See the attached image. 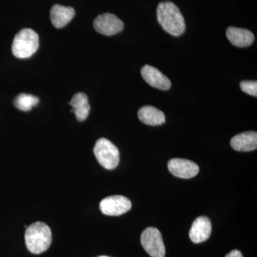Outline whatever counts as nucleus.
<instances>
[{"label":"nucleus","mask_w":257,"mask_h":257,"mask_svg":"<svg viewBox=\"0 0 257 257\" xmlns=\"http://www.w3.org/2000/svg\"><path fill=\"white\" fill-rule=\"evenodd\" d=\"M99 257H109V256H99Z\"/></svg>","instance_id":"19"},{"label":"nucleus","mask_w":257,"mask_h":257,"mask_svg":"<svg viewBox=\"0 0 257 257\" xmlns=\"http://www.w3.org/2000/svg\"><path fill=\"white\" fill-rule=\"evenodd\" d=\"M168 169L175 177L182 179H190L199 173V166L192 161L185 159L175 158L169 161Z\"/></svg>","instance_id":"8"},{"label":"nucleus","mask_w":257,"mask_h":257,"mask_svg":"<svg viewBox=\"0 0 257 257\" xmlns=\"http://www.w3.org/2000/svg\"><path fill=\"white\" fill-rule=\"evenodd\" d=\"M241 90L249 95L257 96V82L256 81H243L240 84Z\"/></svg>","instance_id":"17"},{"label":"nucleus","mask_w":257,"mask_h":257,"mask_svg":"<svg viewBox=\"0 0 257 257\" xmlns=\"http://www.w3.org/2000/svg\"><path fill=\"white\" fill-rule=\"evenodd\" d=\"M39 47V36L30 28L20 30L15 35L12 45V52L15 57L26 59L32 57Z\"/></svg>","instance_id":"3"},{"label":"nucleus","mask_w":257,"mask_h":257,"mask_svg":"<svg viewBox=\"0 0 257 257\" xmlns=\"http://www.w3.org/2000/svg\"><path fill=\"white\" fill-rule=\"evenodd\" d=\"M226 37L234 46L246 47L252 45L254 42V35L246 29L229 27L226 30Z\"/></svg>","instance_id":"11"},{"label":"nucleus","mask_w":257,"mask_h":257,"mask_svg":"<svg viewBox=\"0 0 257 257\" xmlns=\"http://www.w3.org/2000/svg\"><path fill=\"white\" fill-rule=\"evenodd\" d=\"M157 18L162 28L173 36H180L185 31L183 15L178 7L172 2H162L158 5Z\"/></svg>","instance_id":"1"},{"label":"nucleus","mask_w":257,"mask_h":257,"mask_svg":"<svg viewBox=\"0 0 257 257\" xmlns=\"http://www.w3.org/2000/svg\"><path fill=\"white\" fill-rule=\"evenodd\" d=\"M141 74L144 80L151 87L164 91L170 89L172 83L170 79L155 67L145 65L141 69Z\"/></svg>","instance_id":"9"},{"label":"nucleus","mask_w":257,"mask_h":257,"mask_svg":"<svg viewBox=\"0 0 257 257\" xmlns=\"http://www.w3.org/2000/svg\"><path fill=\"white\" fill-rule=\"evenodd\" d=\"M144 249L151 257H165V247L160 231L156 228H147L141 235Z\"/></svg>","instance_id":"5"},{"label":"nucleus","mask_w":257,"mask_h":257,"mask_svg":"<svg viewBox=\"0 0 257 257\" xmlns=\"http://www.w3.org/2000/svg\"><path fill=\"white\" fill-rule=\"evenodd\" d=\"M94 155L99 164L107 170H114L119 165L120 153L116 145L106 138L96 141Z\"/></svg>","instance_id":"4"},{"label":"nucleus","mask_w":257,"mask_h":257,"mask_svg":"<svg viewBox=\"0 0 257 257\" xmlns=\"http://www.w3.org/2000/svg\"><path fill=\"white\" fill-rule=\"evenodd\" d=\"M25 243L29 251L34 254H40L50 248L52 243V231L45 223H33L27 228Z\"/></svg>","instance_id":"2"},{"label":"nucleus","mask_w":257,"mask_h":257,"mask_svg":"<svg viewBox=\"0 0 257 257\" xmlns=\"http://www.w3.org/2000/svg\"><path fill=\"white\" fill-rule=\"evenodd\" d=\"M39 100L37 96L32 94H20L14 101V105L19 110L30 111L34 106L38 104Z\"/></svg>","instance_id":"16"},{"label":"nucleus","mask_w":257,"mask_h":257,"mask_svg":"<svg viewBox=\"0 0 257 257\" xmlns=\"http://www.w3.org/2000/svg\"><path fill=\"white\" fill-rule=\"evenodd\" d=\"M225 257H243V255L238 250H233Z\"/></svg>","instance_id":"18"},{"label":"nucleus","mask_w":257,"mask_h":257,"mask_svg":"<svg viewBox=\"0 0 257 257\" xmlns=\"http://www.w3.org/2000/svg\"><path fill=\"white\" fill-rule=\"evenodd\" d=\"M96 31L106 35L111 36L124 30V23L117 16L111 13H104L96 17L94 21Z\"/></svg>","instance_id":"6"},{"label":"nucleus","mask_w":257,"mask_h":257,"mask_svg":"<svg viewBox=\"0 0 257 257\" xmlns=\"http://www.w3.org/2000/svg\"><path fill=\"white\" fill-rule=\"evenodd\" d=\"M231 146L236 151L239 152H250L256 150V132H244L236 135L231 140Z\"/></svg>","instance_id":"13"},{"label":"nucleus","mask_w":257,"mask_h":257,"mask_svg":"<svg viewBox=\"0 0 257 257\" xmlns=\"http://www.w3.org/2000/svg\"><path fill=\"white\" fill-rule=\"evenodd\" d=\"M138 118L149 126H159L165 123V116L162 111L152 106H145L138 111Z\"/></svg>","instance_id":"14"},{"label":"nucleus","mask_w":257,"mask_h":257,"mask_svg":"<svg viewBox=\"0 0 257 257\" xmlns=\"http://www.w3.org/2000/svg\"><path fill=\"white\" fill-rule=\"evenodd\" d=\"M74 15L75 11L72 7L55 5L52 6L50 11L51 22L56 28H62L70 23Z\"/></svg>","instance_id":"12"},{"label":"nucleus","mask_w":257,"mask_h":257,"mask_svg":"<svg viewBox=\"0 0 257 257\" xmlns=\"http://www.w3.org/2000/svg\"><path fill=\"white\" fill-rule=\"evenodd\" d=\"M211 234V221L206 216H199L193 222L189 237L193 243H200L207 241Z\"/></svg>","instance_id":"10"},{"label":"nucleus","mask_w":257,"mask_h":257,"mask_svg":"<svg viewBox=\"0 0 257 257\" xmlns=\"http://www.w3.org/2000/svg\"><path fill=\"white\" fill-rule=\"evenodd\" d=\"M72 106V112L75 114L79 121H84L89 116L91 106L89 104L87 96L82 92L77 93L69 103Z\"/></svg>","instance_id":"15"},{"label":"nucleus","mask_w":257,"mask_h":257,"mask_svg":"<svg viewBox=\"0 0 257 257\" xmlns=\"http://www.w3.org/2000/svg\"><path fill=\"white\" fill-rule=\"evenodd\" d=\"M99 207L101 212L105 215L120 216L130 210L132 203L124 196L115 195L103 199Z\"/></svg>","instance_id":"7"}]
</instances>
